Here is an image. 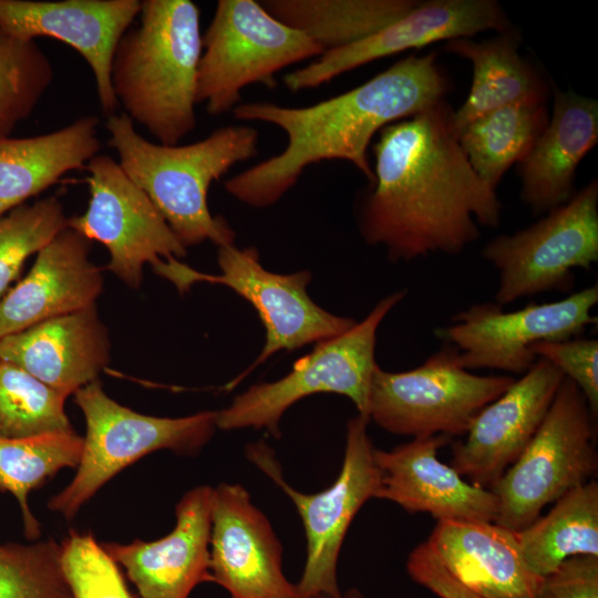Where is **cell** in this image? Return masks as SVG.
<instances>
[{
    "label": "cell",
    "mask_w": 598,
    "mask_h": 598,
    "mask_svg": "<svg viewBox=\"0 0 598 598\" xmlns=\"http://www.w3.org/2000/svg\"><path fill=\"white\" fill-rule=\"evenodd\" d=\"M520 37L509 28L484 41L456 38L444 50L471 61L473 80L464 103L451 115L454 134L496 109L524 102H546L547 86L519 52Z\"/></svg>",
    "instance_id": "26"
},
{
    "label": "cell",
    "mask_w": 598,
    "mask_h": 598,
    "mask_svg": "<svg viewBox=\"0 0 598 598\" xmlns=\"http://www.w3.org/2000/svg\"><path fill=\"white\" fill-rule=\"evenodd\" d=\"M545 102H524L491 111L457 135L471 166L492 189L514 164L522 162L545 130Z\"/></svg>",
    "instance_id": "29"
},
{
    "label": "cell",
    "mask_w": 598,
    "mask_h": 598,
    "mask_svg": "<svg viewBox=\"0 0 598 598\" xmlns=\"http://www.w3.org/2000/svg\"><path fill=\"white\" fill-rule=\"evenodd\" d=\"M512 28L494 0H431L417 3L404 17L375 33L316 58L283 78L292 92L318 87L369 62L439 41L472 38L480 32L498 33Z\"/></svg>",
    "instance_id": "15"
},
{
    "label": "cell",
    "mask_w": 598,
    "mask_h": 598,
    "mask_svg": "<svg viewBox=\"0 0 598 598\" xmlns=\"http://www.w3.org/2000/svg\"><path fill=\"white\" fill-rule=\"evenodd\" d=\"M451 436L414 437L390 451L374 448L381 471L377 498L401 506L408 513H427L437 520L495 523L498 499L488 488L463 480L437 457Z\"/></svg>",
    "instance_id": "20"
},
{
    "label": "cell",
    "mask_w": 598,
    "mask_h": 598,
    "mask_svg": "<svg viewBox=\"0 0 598 598\" xmlns=\"http://www.w3.org/2000/svg\"><path fill=\"white\" fill-rule=\"evenodd\" d=\"M340 598H365V597L357 588H351L347 592L342 594V596Z\"/></svg>",
    "instance_id": "39"
},
{
    "label": "cell",
    "mask_w": 598,
    "mask_h": 598,
    "mask_svg": "<svg viewBox=\"0 0 598 598\" xmlns=\"http://www.w3.org/2000/svg\"><path fill=\"white\" fill-rule=\"evenodd\" d=\"M598 302L597 283L553 302H530L515 311H504L496 302L470 306L435 331L460 352L466 370L492 369L523 375L537 358L530 351L540 341L579 337L597 323L591 310Z\"/></svg>",
    "instance_id": "13"
},
{
    "label": "cell",
    "mask_w": 598,
    "mask_h": 598,
    "mask_svg": "<svg viewBox=\"0 0 598 598\" xmlns=\"http://www.w3.org/2000/svg\"><path fill=\"white\" fill-rule=\"evenodd\" d=\"M277 20L302 32L324 52L360 41L414 9L415 0H265Z\"/></svg>",
    "instance_id": "27"
},
{
    "label": "cell",
    "mask_w": 598,
    "mask_h": 598,
    "mask_svg": "<svg viewBox=\"0 0 598 598\" xmlns=\"http://www.w3.org/2000/svg\"><path fill=\"white\" fill-rule=\"evenodd\" d=\"M516 535L527 567L538 578L568 557L598 556V483L592 478L567 492Z\"/></svg>",
    "instance_id": "28"
},
{
    "label": "cell",
    "mask_w": 598,
    "mask_h": 598,
    "mask_svg": "<svg viewBox=\"0 0 598 598\" xmlns=\"http://www.w3.org/2000/svg\"><path fill=\"white\" fill-rule=\"evenodd\" d=\"M65 399L22 368L0 360V439L74 432Z\"/></svg>",
    "instance_id": "31"
},
{
    "label": "cell",
    "mask_w": 598,
    "mask_h": 598,
    "mask_svg": "<svg viewBox=\"0 0 598 598\" xmlns=\"http://www.w3.org/2000/svg\"><path fill=\"white\" fill-rule=\"evenodd\" d=\"M82 451L83 437L75 432L0 439V492L17 498L30 540L40 537L41 525L29 506V493L62 468L78 467Z\"/></svg>",
    "instance_id": "30"
},
{
    "label": "cell",
    "mask_w": 598,
    "mask_h": 598,
    "mask_svg": "<svg viewBox=\"0 0 598 598\" xmlns=\"http://www.w3.org/2000/svg\"><path fill=\"white\" fill-rule=\"evenodd\" d=\"M0 598H71L61 567V544H0Z\"/></svg>",
    "instance_id": "34"
},
{
    "label": "cell",
    "mask_w": 598,
    "mask_h": 598,
    "mask_svg": "<svg viewBox=\"0 0 598 598\" xmlns=\"http://www.w3.org/2000/svg\"><path fill=\"white\" fill-rule=\"evenodd\" d=\"M448 89L436 54L430 52L399 60L359 86L309 106L240 103L233 110L235 118L275 125L285 132L287 144L280 153L227 179L225 190L250 207H269L307 167L332 159L351 163L372 184L368 158L372 138L386 125L444 100Z\"/></svg>",
    "instance_id": "2"
},
{
    "label": "cell",
    "mask_w": 598,
    "mask_h": 598,
    "mask_svg": "<svg viewBox=\"0 0 598 598\" xmlns=\"http://www.w3.org/2000/svg\"><path fill=\"white\" fill-rule=\"evenodd\" d=\"M90 243L68 226L37 254L28 275L0 298V339L95 305L104 280Z\"/></svg>",
    "instance_id": "21"
},
{
    "label": "cell",
    "mask_w": 598,
    "mask_h": 598,
    "mask_svg": "<svg viewBox=\"0 0 598 598\" xmlns=\"http://www.w3.org/2000/svg\"><path fill=\"white\" fill-rule=\"evenodd\" d=\"M405 293V290H399L384 297L361 322L334 338L318 342L283 378L252 385L237 395L227 408L216 412L217 429L266 430L278 439L283 413L297 401L316 393L349 398L358 415L370 422L369 393L378 367L374 358L377 331Z\"/></svg>",
    "instance_id": "6"
},
{
    "label": "cell",
    "mask_w": 598,
    "mask_h": 598,
    "mask_svg": "<svg viewBox=\"0 0 598 598\" xmlns=\"http://www.w3.org/2000/svg\"><path fill=\"white\" fill-rule=\"evenodd\" d=\"M498 271L495 302L504 306L543 292H568L574 269L598 261V182L592 179L565 204L482 249Z\"/></svg>",
    "instance_id": "12"
},
{
    "label": "cell",
    "mask_w": 598,
    "mask_h": 598,
    "mask_svg": "<svg viewBox=\"0 0 598 598\" xmlns=\"http://www.w3.org/2000/svg\"><path fill=\"white\" fill-rule=\"evenodd\" d=\"M369 422L360 415L347 424L346 447L336 481L317 493L297 491L285 480L274 450L259 441L246 446V456L292 501L306 535V561L296 584L301 598H340L338 559L350 524L359 509L377 498L381 471L368 434Z\"/></svg>",
    "instance_id": "7"
},
{
    "label": "cell",
    "mask_w": 598,
    "mask_h": 598,
    "mask_svg": "<svg viewBox=\"0 0 598 598\" xmlns=\"http://www.w3.org/2000/svg\"><path fill=\"white\" fill-rule=\"evenodd\" d=\"M202 48L196 101L214 116L233 112L246 86L275 89L282 69L323 53L254 0H219Z\"/></svg>",
    "instance_id": "8"
},
{
    "label": "cell",
    "mask_w": 598,
    "mask_h": 598,
    "mask_svg": "<svg viewBox=\"0 0 598 598\" xmlns=\"http://www.w3.org/2000/svg\"><path fill=\"white\" fill-rule=\"evenodd\" d=\"M52 80V63L38 43L0 28V140L32 114Z\"/></svg>",
    "instance_id": "32"
},
{
    "label": "cell",
    "mask_w": 598,
    "mask_h": 598,
    "mask_svg": "<svg viewBox=\"0 0 598 598\" xmlns=\"http://www.w3.org/2000/svg\"><path fill=\"white\" fill-rule=\"evenodd\" d=\"M73 395L86 423L82 456L73 480L48 502L51 511L68 519L106 482L141 457L159 450L195 455L217 429L215 411L183 417L135 412L111 399L99 380Z\"/></svg>",
    "instance_id": "5"
},
{
    "label": "cell",
    "mask_w": 598,
    "mask_h": 598,
    "mask_svg": "<svg viewBox=\"0 0 598 598\" xmlns=\"http://www.w3.org/2000/svg\"><path fill=\"white\" fill-rule=\"evenodd\" d=\"M105 126L120 166L186 248L206 240L218 247L234 244V230L210 214L207 195L213 182L258 154L255 127L228 125L192 144L163 145L143 137L124 113L107 116Z\"/></svg>",
    "instance_id": "4"
},
{
    "label": "cell",
    "mask_w": 598,
    "mask_h": 598,
    "mask_svg": "<svg viewBox=\"0 0 598 598\" xmlns=\"http://www.w3.org/2000/svg\"><path fill=\"white\" fill-rule=\"evenodd\" d=\"M537 359L556 367L584 394L592 417L598 415V341L571 338L560 341H540L530 347Z\"/></svg>",
    "instance_id": "36"
},
{
    "label": "cell",
    "mask_w": 598,
    "mask_h": 598,
    "mask_svg": "<svg viewBox=\"0 0 598 598\" xmlns=\"http://www.w3.org/2000/svg\"><path fill=\"white\" fill-rule=\"evenodd\" d=\"M406 570L416 584L440 598H484L450 574L426 542L411 551Z\"/></svg>",
    "instance_id": "38"
},
{
    "label": "cell",
    "mask_w": 598,
    "mask_h": 598,
    "mask_svg": "<svg viewBox=\"0 0 598 598\" xmlns=\"http://www.w3.org/2000/svg\"><path fill=\"white\" fill-rule=\"evenodd\" d=\"M453 110L440 101L386 125L373 145L374 182L359 206L369 245L391 261L431 254L458 255L496 228L502 204L471 166L451 127Z\"/></svg>",
    "instance_id": "1"
},
{
    "label": "cell",
    "mask_w": 598,
    "mask_h": 598,
    "mask_svg": "<svg viewBox=\"0 0 598 598\" xmlns=\"http://www.w3.org/2000/svg\"><path fill=\"white\" fill-rule=\"evenodd\" d=\"M564 378L551 363L537 359L475 416L465 440L453 444L451 466L489 489L535 435Z\"/></svg>",
    "instance_id": "18"
},
{
    "label": "cell",
    "mask_w": 598,
    "mask_h": 598,
    "mask_svg": "<svg viewBox=\"0 0 598 598\" xmlns=\"http://www.w3.org/2000/svg\"><path fill=\"white\" fill-rule=\"evenodd\" d=\"M61 567L71 598H134L118 564L90 533L71 532L61 543Z\"/></svg>",
    "instance_id": "35"
},
{
    "label": "cell",
    "mask_w": 598,
    "mask_h": 598,
    "mask_svg": "<svg viewBox=\"0 0 598 598\" xmlns=\"http://www.w3.org/2000/svg\"><path fill=\"white\" fill-rule=\"evenodd\" d=\"M515 381L511 375H478L466 370L448 343L420 367L388 372L377 367L368 416L383 430L414 437L465 435L475 416Z\"/></svg>",
    "instance_id": "10"
},
{
    "label": "cell",
    "mask_w": 598,
    "mask_h": 598,
    "mask_svg": "<svg viewBox=\"0 0 598 598\" xmlns=\"http://www.w3.org/2000/svg\"><path fill=\"white\" fill-rule=\"evenodd\" d=\"M282 545L240 484L213 487L210 569L230 598H301L283 573Z\"/></svg>",
    "instance_id": "16"
},
{
    "label": "cell",
    "mask_w": 598,
    "mask_h": 598,
    "mask_svg": "<svg viewBox=\"0 0 598 598\" xmlns=\"http://www.w3.org/2000/svg\"><path fill=\"white\" fill-rule=\"evenodd\" d=\"M426 543L444 567L484 598H535L542 578L527 567L516 532L496 523L437 520Z\"/></svg>",
    "instance_id": "24"
},
{
    "label": "cell",
    "mask_w": 598,
    "mask_h": 598,
    "mask_svg": "<svg viewBox=\"0 0 598 598\" xmlns=\"http://www.w3.org/2000/svg\"><path fill=\"white\" fill-rule=\"evenodd\" d=\"M84 169L89 205L82 215L68 218V226L106 247V268L120 280L138 289L145 264L186 255L159 210L114 158L97 154Z\"/></svg>",
    "instance_id": "14"
},
{
    "label": "cell",
    "mask_w": 598,
    "mask_h": 598,
    "mask_svg": "<svg viewBox=\"0 0 598 598\" xmlns=\"http://www.w3.org/2000/svg\"><path fill=\"white\" fill-rule=\"evenodd\" d=\"M0 360L68 398L97 380L110 362L109 333L94 305L0 339Z\"/></svg>",
    "instance_id": "22"
},
{
    "label": "cell",
    "mask_w": 598,
    "mask_h": 598,
    "mask_svg": "<svg viewBox=\"0 0 598 598\" xmlns=\"http://www.w3.org/2000/svg\"><path fill=\"white\" fill-rule=\"evenodd\" d=\"M217 260L219 275L198 272L176 258L161 259L152 268L174 283L179 292L187 291L197 281L219 283L233 289L256 309L266 329V342L258 358L233 384L276 352L334 338L357 322L332 315L312 301L307 292L311 280L309 271L276 274L265 269L256 247L220 246Z\"/></svg>",
    "instance_id": "11"
},
{
    "label": "cell",
    "mask_w": 598,
    "mask_h": 598,
    "mask_svg": "<svg viewBox=\"0 0 598 598\" xmlns=\"http://www.w3.org/2000/svg\"><path fill=\"white\" fill-rule=\"evenodd\" d=\"M140 0H0V28L21 41L59 40L87 62L106 116L118 105L111 82L115 49L140 14Z\"/></svg>",
    "instance_id": "17"
},
{
    "label": "cell",
    "mask_w": 598,
    "mask_h": 598,
    "mask_svg": "<svg viewBox=\"0 0 598 598\" xmlns=\"http://www.w3.org/2000/svg\"><path fill=\"white\" fill-rule=\"evenodd\" d=\"M65 227L68 217L55 196L25 203L0 217V298L25 260Z\"/></svg>",
    "instance_id": "33"
},
{
    "label": "cell",
    "mask_w": 598,
    "mask_h": 598,
    "mask_svg": "<svg viewBox=\"0 0 598 598\" xmlns=\"http://www.w3.org/2000/svg\"><path fill=\"white\" fill-rule=\"evenodd\" d=\"M553 87L551 116L518 163L520 199L535 215L548 213L573 197L576 169L598 142V102Z\"/></svg>",
    "instance_id": "23"
},
{
    "label": "cell",
    "mask_w": 598,
    "mask_h": 598,
    "mask_svg": "<svg viewBox=\"0 0 598 598\" xmlns=\"http://www.w3.org/2000/svg\"><path fill=\"white\" fill-rule=\"evenodd\" d=\"M213 487L186 492L175 508L172 532L153 542L104 543L141 598H188L200 584L214 582L210 569Z\"/></svg>",
    "instance_id": "19"
},
{
    "label": "cell",
    "mask_w": 598,
    "mask_h": 598,
    "mask_svg": "<svg viewBox=\"0 0 598 598\" xmlns=\"http://www.w3.org/2000/svg\"><path fill=\"white\" fill-rule=\"evenodd\" d=\"M99 123L95 115H87L51 133L1 138L0 217L56 184L65 174L84 169L101 148Z\"/></svg>",
    "instance_id": "25"
},
{
    "label": "cell",
    "mask_w": 598,
    "mask_h": 598,
    "mask_svg": "<svg viewBox=\"0 0 598 598\" xmlns=\"http://www.w3.org/2000/svg\"><path fill=\"white\" fill-rule=\"evenodd\" d=\"M596 422L579 388L564 378L533 439L489 488L498 499L496 524L519 532L546 505L592 480Z\"/></svg>",
    "instance_id": "9"
},
{
    "label": "cell",
    "mask_w": 598,
    "mask_h": 598,
    "mask_svg": "<svg viewBox=\"0 0 598 598\" xmlns=\"http://www.w3.org/2000/svg\"><path fill=\"white\" fill-rule=\"evenodd\" d=\"M535 598H598V556L568 557L540 579Z\"/></svg>",
    "instance_id": "37"
},
{
    "label": "cell",
    "mask_w": 598,
    "mask_h": 598,
    "mask_svg": "<svg viewBox=\"0 0 598 598\" xmlns=\"http://www.w3.org/2000/svg\"><path fill=\"white\" fill-rule=\"evenodd\" d=\"M138 16L115 49L113 92L133 123L178 145L196 127L200 13L190 0H143Z\"/></svg>",
    "instance_id": "3"
}]
</instances>
